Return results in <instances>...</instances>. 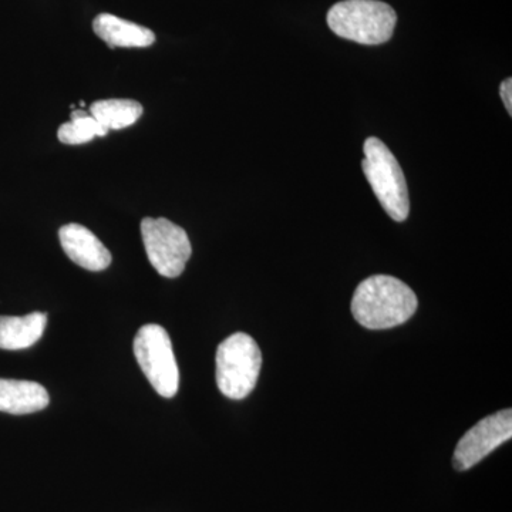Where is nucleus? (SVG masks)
Returning <instances> with one entry per match:
<instances>
[{
    "instance_id": "f257e3e1",
    "label": "nucleus",
    "mask_w": 512,
    "mask_h": 512,
    "mask_svg": "<svg viewBox=\"0 0 512 512\" xmlns=\"http://www.w3.org/2000/svg\"><path fill=\"white\" fill-rule=\"evenodd\" d=\"M419 301L416 293L400 279L375 275L360 282L352 299L353 318L363 328H396L412 318Z\"/></svg>"
},
{
    "instance_id": "f03ea898",
    "label": "nucleus",
    "mask_w": 512,
    "mask_h": 512,
    "mask_svg": "<svg viewBox=\"0 0 512 512\" xmlns=\"http://www.w3.org/2000/svg\"><path fill=\"white\" fill-rule=\"evenodd\" d=\"M397 15L380 0H343L328 12V25L336 36L359 45H383L392 39Z\"/></svg>"
},
{
    "instance_id": "7ed1b4c3",
    "label": "nucleus",
    "mask_w": 512,
    "mask_h": 512,
    "mask_svg": "<svg viewBox=\"0 0 512 512\" xmlns=\"http://www.w3.org/2000/svg\"><path fill=\"white\" fill-rule=\"evenodd\" d=\"M363 151V173L383 210L393 221H406L410 212L409 190L399 161L376 137L367 138Z\"/></svg>"
},
{
    "instance_id": "20e7f679",
    "label": "nucleus",
    "mask_w": 512,
    "mask_h": 512,
    "mask_svg": "<svg viewBox=\"0 0 512 512\" xmlns=\"http://www.w3.org/2000/svg\"><path fill=\"white\" fill-rule=\"evenodd\" d=\"M262 353L247 333H234L218 346L217 384L228 399L242 400L258 382Z\"/></svg>"
},
{
    "instance_id": "39448f33",
    "label": "nucleus",
    "mask_w": 512,
    "mask_h": 512,
    "mask_svg": "<svg viewBox=\"0 0 512 512\" xmlns=\"http://www.w3.org/2000/svg\"><path fill=\"white\" fill-rule=\"evenodd\" d=\"M133 349L154 390L165 399L174 397L180 386V372L167 330L158 325L143 326L134 338Z\"/></svg>"
},
{
    "instance_id": "423d86ee",
    "label": "nucleus",
    "mask_w": 512,
    "mask_h": 512,
    "mask_svg": "<svg viewBox=\"0 0 512 512\" xmlns=\"http://www.w3.org/2000/svg\"><path fill=\"white\" fill-rule=\"evenodd\" d=\"M148 261L165 278H178L190 259V238L183 228L167 218H144L141 222Z\"/></svg>"
},
{
    "instance_id": "0eeeda50",
    "label": "nucleus",
    "mask_w": 512,
    "mask_h": 512,
    "mask_svg": "<svg viewBox=\"0 0 512 512\" xmlns=\"http://www.w3.org/2000/svg\"><path fill=\"white\" fill-rule=\"evenodd\" d=\"M512 437L511 409L491 414L478 421L458 441L454 451L453 466L457 471H467L484 460L495 448L507 443Z\"/></svg>"
},
{
    "instance_id": "6e6552de",
    "label": "nucleus",
    "mask_w": 512,
    "mask_h": 512,
    "mask_svg": "<svg viewBox=\"0 0 512 512\" xmlns=\"http://www.w3.org/2000/svg\"><path fill=\"white\" fill-rule=\"evenodd\" d=\"M60 244L70 259L87 271L100 272L109 268L111 254L89 228L67 224L60 228Z\"/></svg>"
},
{
    "instance_id": "1a4fd4ad",
    "label": "nucleus",
    "mask_w": 512,
    "mask_h": 512,
    "mask_svg": "<svg viewBox=\"0 0 512 512\" xmlns=\"http://www.w3.org/2000/svg\"><path fill=\"white\" fill-rule=\"evenodd\" d=\"M49 393L42 384L29 380L0 379V412L30 414L49 406Z\"/></svg>"
},
{
    "instance_id": "9d476101",
    "label": "nucleus",
    "mask_w": 512,
    "mask_h": 512,
    "mask_svg": "<svg viewBox=\"0 0 512 512\" xmlns=\"http://www.w3.org/2000/svg\"><path fill=\"white\" fill-rule=\"evenodd\" d=\"M93 30L110 47H148L156 42L153 30L101 13L93 20Z\"/></svg>"
},
{
    "instance_id": "9b49d317",
    "label": "nucleus",
    "mask_w": 512,
    "mask_h": 512,
    "mask_svg": "<svg viewBox=\"0 0 512 512\" xmlns=\"http://www.w3.org/2000/svg\"><path fill=\"white\" fill-rule=\"evenodd\" d=\"M47 325V315L33 312L22 316H0V349L23 350L35 345L42 338Z\"/></svg>"
},
{
    "instance_id": "f8f14e48",
    "label": "nucleus",
    "mask_w": 512,
    "mask_h": 512,
    "mask_svg": "<svg viewBox=\"0 0 512 512\" xmlns=\"http://www.w3.org/2000/svg\"><path fill=\"white\" fill-rule=\"evenodd\" d=\"M143 111V106L136 100L110 99L96 101L90 106L89 113L110 131L133 126L143 116Z\"/></svg>"
},
{
    "instance_id": "ddd939ff",
    "label": "nucleus",
    "mask_w": 512,
    "mask_h": 512,
    "mask_svg": "<svg viewBox=\"0 0 512 512\" xmlns=\"http://www.w3.org/2000/svg\"><path fill=\"white\" fill-rule=\"evenodd\" d=\"M106 130L92 114L84 110H74L69 123H64L57 131V137L67 146H80L89 143L94 137L107 136Z\"/></svg>"
},
{
    "instance_id": "4468645a",
    "label": "nucleus",
    "mask_w": 512,
    "mask_h": 512,
    "mask_svg": "<svg viewBox=\"0 0 512 512\" xmlns=\"http://www.w3.org/2000/svg\"><path fill=\"white\" fill-rule=\"evenodd\" d=\"M501 99L504 101L505 109H507L508 114L512 116V80L507 79L501 83L500 87Z\"/></svg>"
}]
</instances>
